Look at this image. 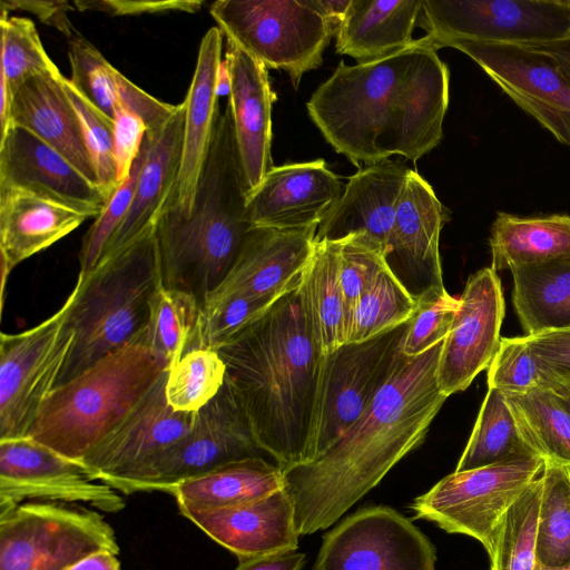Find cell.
Listing matches in <instances>:
<instances>
[{
    "label": "cell",
    "instance_id": "obj_10",
    "mask_svg": "<svg viewBox=\"0 0 570 570\" xmlns=\"http://www.w3.org/2000/svg\"><path fill=\"white\" fill-rule=\"evenodd\" d=\"M263 451L249 422L226 381L219 392L195 413L189 432L112 489L126 494L169 492L178 483L205 474L223 464Z\"/></svg>",
    "mask_w": 570,
    "mask_h": 570
},
{
    "label": "cell",
    "instance_id": "obj_11",
    "mask_svg": "<svg viewBox=\"0 0 570 570\" xmlns=\"http://www.w3.org/2000/svg\"><path fill=\"white\" fill-rule=\"evenodd\" d=\"M410 320L367 340L345 343L322 358L312 455L321 456L366 411L389 380ZM311 461V462H312Z\"/></svg>",
    "mask_w": 570,
    "mask_h": 570
},
{
    "label": "cell",
    "instance_id": "obj_3",
    "mask_svg": "<svg viewBox=\"0 0 570 570\" xmlns=\"http://www.w3.org/2000/svg\"><path fill=\"white\" fill-rule=\"evenodd\" d=\"M301 284L217 350L256 443L283 470L313 460L323 358Z\"/></svg>",
    "mask_w": 570,
    "mask_h": 570
},
{
    "label": "cell",
    "instance_id": "obj_6",
    "mask_svg": "<svg viewBox=\"0 0 570 570\" xmlns=\"http://www.w3.org/2000/svg\"><path fill=\"white\" fill-rule=\"evenodd\" d=\"M146 336L55 387L28 438L80 462L167 371Z\"/></svg>",
    "mask_w": 570,
    "mask_h": 570
},
{
    "label": "cell",
    "instance_id": "obj_23",
    "mask_svg": "<svg viewBox=\"0 0 570 570\" xmlns=\"http://www.w3.org/2000/svg\"><path fill=\"white\" fill-rule=\"evenodd\" d=\"M410 171L404 164L387 160L360 168L318 225L316 242L362 234L385 255Z\"/></svg>",
    "mask_w": 570,
    "mask_h": 570
},
{
    "label": "cell",
    "instance_id": "obj_9",
    "mask_svg": "<svg viewBox=\"0 0 570 570\" xmlns=\"http://www.w3.org/2000/svg\"><path fill=\"white\" fill-rule=\"evenodd\" d=\"M101 550L119 546L96 511L29 502L0 513V570H67Z\"/></svg>",
    "mask_w": 570,
    "mask_h": 570
},
{
    "label": "cell",
    "instance_id": "obj_57",
    "mask_svg": "<svg viewBox=\"0 0 570 570\" xmlns=\"http://www.w3.org/2000/svg\"><path fill=\"white\" fill-rule=\"evenodd\" d=\"M528 47H532L551 56L558 62L562 72L570 82V39Z\"/></svg>",
    "mask_w": 570,
    "mask_h": 570
},
{
    "label": "cell",
    "instance_id": "obj_41",
    "mask_svg": "<svg viewBox=\"0 0 570 570\" xmlns=\"http://www.w3.org/2000/svg\"><path fill=\"white\" fill-rule=\"evenodd\" d=\"M225 377V363L217 351L193 347L167 370V402L175 411L195 413L219 392Z\"/></svg>",
    "mask_w": 570,
    "mask_h": 570
},
{
    "label": "cell",
    "instance_id": "obj_2",
    "mask_svg": "<svg viewBox=\"0 0 570 570\" xmlns=\"http://www.w3.org/2000/svg\"><path fill=\"white\" fill-rule=\"evenodd\" d=\"M443 342L416 356L401 350L361 417L316 460L283 470L299 535L332 525L424 441L448 399L436 376Z\"/></svg>",
    "mask_w": 570,
    "mask_h": 570
},
{
    "label": "cell",
    "instance_id": "obj_13",
    "mask_svg": "<svg viewBox=\"0 0 570 570\" xmlns=\"http://www.w3.org/2000/svg\"><path fill=\"white\" fill-rule=\"evenodd\" d=\"M429 45L466 39L539 46L570 39V0H422Z\"/></svg>",
    "mask_w": 570,
    "mask_h": 570
},
{
    "label": "cell",
    "instance_id": "obj_55",
    "mask_svg": "<svg viewBox=\"0 0 570 570\" xmlns=\"http://www.w3.org/2000/svg\"><path fill=\"white\" fill-rule=\"evenodd\" d=\"M305 559L302 552L287 551L239 560L234 570H303Z\"/></svg>",
    "mask_w": 570,
    "mask_h": 570
},
{
    "label": "cell",
    "instance_id": "obj_33",
    "mask_svg": "<svg viewBox=\"0 0 570 570\" xmlns=\"http://www.w3.org/2000/svg\"><path fill=\"white\" fill-rule=\"evenodd\" d=\"M511 273L512 302L525 335L570 327V257Z\"/></svg>",
    "mask_w": 570,
    "mask_h": 570
},
{
    "label": "cell",
    "instance_id": "obj_15",
    "mask_svg": "<svg viewBox=\"0 0 570 570\" xmlns=\"http://www.w3.org/2000/svg\"><path fill=\"white\" fill-rule=\"evenodd\" d=\"M435 549L389 507L362 509L324 538L313 570H435Z\"/></svg>",
    "mask_w": 570,
    "mask_h": 570
},
{
    "label": "cell",
    "instance_id": "obj_34",
    "mask_svg": "<svg viewBox=\"0 0 570 570\" xmlns=\"http://www.w3.org/2000/svg\"><path fill=\"white\" fill-rule=\"evenodd\" d=\"M301 287L316 343L323 355L328 354L346 341L336 239L316 242Z\"/></svg>",
    "mask_w": 570,
    "mask_h": 570
},
{
    "label": "cell",
    "instance_id": "obj_43",
    "mask_svg": "<svg viewBox=\"0 0 570 570\" xmlns=\"http://www.w3.org/2000/svg\"><path fill=\"white\" fill-rule=\"evenodd\" d=\"M1 67L12 91L29 77L58 70L47 55L35 23L22 17H9L1 11Z\"/></svg>",
    "mask_w": 570,
    "mask_h": 570
},
{
    "label": "cell",
    "instance_id": "obj_19",
    "mask_svg": "<svg viewBox=\"0 0 570 570\" xmlns=\"http://www.w3.org/2000/svg\"><path fill=\"white\" fill-rule=\"evenodd\" d=\"M0 189L26 191L87 218H97L109 199L56 149L17 125L0 138Z\"/></svg>",
    "mask_w": 570,
    "mask_h": 570
},
{
    "label": "cell",
    "instance_id": "obj_14",
    "mask_svg": "<svg viewBox=\"0 0 570 570\" xmlns=\"http://www.w3.org/2000/svg\"><path fill=\"white\" fill-rule=\"evenodd\" d=\"M431 46L469 56L517 105L570 147V82L551 56L528 46L466 39Z\"/></svg>",
    "mask_w": 570,
    "mask_h": 570
},
{
    "label": "cell",
    "instance_id": "obj_17",
    "mask_svg": "<svg viewBox=\"0 0 570 570\" xmlns=\"http://www.w3.org/2000/svg\"><path fill=\"white\" fill-rule=\"evenodd\" d=\"M165 371L126 417L80 461L89 476L112 488L177 443L191 429L195 413L167 402Z\"/></svg>",
    "mask_w": 570,
    "mask_h": 570
},
{
    "label": "cell",
    "instance_id": "obj_4",
    "mask_svg": "<svg viewBox=\"0 0 570 570\" xmlns=\"http://www.w3.org/2000/svg\"><path fill=\"white\" fill-rule=\"evenodd\" d=\"M247 189L228 101L220 109L193 209L168 196L155 220L161 286L193 295L200 306L224 281L252 228Z\"/></svg>",
    "mask_w": 570,
    "mask_h": 570
},
{
    "label": "cell",
    "instance_id": "obj_51",
    "mask_svg": "<svg viewBox=\"0 0 570 570\" xmlns=\"http://www.w3.org/2000/svg\"><path fill=\"white\" fill-rule=\"evenodd\" d=\"M531 352L564 385H570V327L524 335Z\"/></svg>",
    "mask_w": 570,
    "mask_h": 570
},
{
    "label": "cell",
    "instance_id": "obj_36",
    "mask_svg": "<svg viewBox=\"0 0 570 570\" xmlns=\"http://www.w3.org/2000/svg\"><path fill=\"white\" fill-rule=\"evenodd\" d=\"M528 454L534 453L523 441L504 394L488 387L455 471L473 470Z\"/></svg>",
    "mask_w": 570,
    "mask_h": 570
},
{
    "label": "cell",
    "instance_id": "obj_7",
    "mask_svg": "<svg viewBox=\"0 0 570 570\" xmlns=\"http://www.w3.org/2000/svg\"><path fill=\"white\" fill-rule=\"evenodd\" d=\"M209 13L226 40L267 69L286 71L295 89L335 37L314 0H217Z\"/></svg>",
    "mask_w": 570,
    "mask_h": 570
},
{
    "label": "cell",
    "instance_id": "obj_31",
    "mask_svg": "<svg viewBox=\"0 0 570 570\" xmlns=\"http://www.w3.org/2000/svg\"><path fill=\"white\" fill-rule=\"evenodd\" d=\"M279 489H284L283 469L262 456H252L183 481L168 493L178 507L222 509L258 500Z\"/></svg>",
    "mask_w": 570,
    "mask_h": 570
},
{
    "label": "cell",
    "instance_id": "obj_30",
    "mask_svg": "<svg viewBox=\"0 0 570 570\" xmlns=\"http://www.w3.org/2000/svg\"><path fill=\"white\" fill-rule=\"evenodd\" d=\"M422 0H351L335 35L338 55L357 63L375 61L410 47Z\"/></svg>",
    "mask_w": 570,
    "mask_h": 570
},
{
    "label": "cell",
    "instance_id": "obj_56",
    "mask_svg": "<svg viewBox=\"0 0 570 570\" xmlns=\"http://www.w3.org/2000/svg\"><path fill=\"white\" fill-rule=\"evenodd\" d=\"M67 570H121L117 553L108 550L94 552Z\"/></svg>",
    "mask_w": 570,
    "mask_h": 570
},
{
    "label": "cell",
    "instance_id": "obj_60",
    "mask_svg": "<svg viewBox=\"0 0 570 570\" xmlns=\"http://www.w3.org/2000/svg\"><path fill=\"white\" fill-rule=\"evenodd\" d=\"M558 394L561 396L564 405L570 411V385L563 386V389Z\"/></svg>",
    "mask_w": 570,
    "mask_h": 570
},
{
    "label": "cell",
    "instance_id": "obj_39",
    "mask_svg": "<svg viewBox=\"0 0 570 570\" xmlns=\"http://www.w3.org/2000/svg\"><path fill=\"white\" fill-rule=\"evenodd\" d=\"M537 560L546 567L570 562V466L544 461Z\"/></svg>",
    "mask_w": 570,
    "mask_h": 570
},
{
    "label": "cell",
    "instance_id": "obj_29",
    "mask_svg": "<svg viewBox=\"0 0 570 570\" xmlns=\"http://www.w3.org/2000/svg\"><path fill=\"white\" fill-rule=\"evenodd\" d=\"M87 217L52 200L16 189H0L1 291L21 262L50 247Z\"/></svg>",
    "mask_w": 570,
    "mask_h": 570
},
{
    "label": "cell",
    "instance_id": "obj_1",
    "mask_svg": "<svg viewBox=\"0 0 570 570\" xmlns=\"http://www.w3.org/2000/svg\"><path fill=\"white\" fill-rule=\"evenodd\" d=\"M423 38L382 59L341 61L306 104L333 149L360 167L393 155L416 161L443 138L450 72Z\"/></svg>",
    "mask_w": 570,
    "mask_h": 570
},
{
    "label": "cell",
    "instance_id": "obj_26",
    "mask_svg": "<svg viewBox=\"0 0 570 570\" xmlns=\"http://www.w3.org/2000/svg\"><path fill=\"white\" fill-rule=\"evenodd\" d=\"M62 77L58 69L27 78L13 94L9 126L27 129L99 186L81 121L65 90Z\"/></svg>",
    "mask_w": 570,
    "mask_h": 570
},
{
    "label": "cell",
    "instance_id": "obj_40",
    "mask_svg": "<svg viewBox=\"0 0 570 570\" xmlns=\"http://www.w3.org/2000/svg\"><path fill=\"white\" fill-rule=\"evenodd\" d=\"M415 306V296L387 267L360 297L345 343L367 340L407 322Z\"/></svg>",
    "mask_w": 570,
    "mask_h": 570
},
{
    "label": "cell",
    "instance_id": "obj_49",
    "mask_svg": "<svg viewBox=\"0 0 570 570\" xmlns=\"http://www.w3.org/2000/svg\"><path fill=\"white\" fill-rule=\"evenodd\" d=\"M147 150L148 138L146 134L141 150L134 161L130 175L109 197L105 209L95 219L82 238L79 253V275H86L98 264L115 230L126 216L134 198L138 175L144 165Z\"/></svg>",
    "mask_w": 570,
    "mask_h": 570
},
{
    "label": "cell",
    "instance_id": "obj_8",
    "mask_svg": "<svg viewBox=\"0 0 570 570\" xmlns=\"http://www.w3.org/2000/svg\"><path fill=\"white\" fill-rule=\"evenodd\" d=\"M544 460L528 454L444 476L414 499L415 519L449 533L476 539L490 556L500 523L511 504L543 471Z\"/></svg>",
    "mask_w": 570,
    "mask_h": 570
},
{
    "label": "cell",
    "instance_id": "obj_25",
    "mask_svg": "<svg viewBox=\"0 0 570 570\" xmlns=\"http://www.w3.org/2000/svg\"><path fill=\"white\" fill-rule=\"evenodd\" d=\"M450 213L431 185L411 169L390 233L385 258L399 277L414 276L423 291L444 285L440 256V234Z\"/></svg>",
    "mask_w": 570,
    "mask_h": 570
},
{
    "label": "cell",
    "instance_id": "obj_38",
    "mask_svg": "<svg viewBox=\"0 0 570 570\" xmlns=\"http://www.w3.org/2000/svg\"><path fill=\"white\" fill-rule=\"evenodd\" d=\"M541 474L525 488L503 515L489 556L490 570L535 569Z\"/></svg>",
    "mask_w": 570,
    "mask_h": 570
},
{
    "label": "cell",
    "instance_id": "obj_50",
    "mask_svg": "<svg viewBox=\"0 0 570 570\" xmlns=\"http://www.w3.org/2000/svg\"><path fill=\"white\" fill-rule=\"evenodd\" d=\"M148 129L144 120L117 104L114 117V158L118 185L130 175Z\"/></svg>",
    "mask_w": 570,
    "mask_h": 570
},
{
    "label": "cell",
    "instance_id": "obj_12",
    "mask_svg": "<svg viewBox=\"0 0 570 570\" xmlns=\"http://www.w3.org/2000/svg\"><path fill=\"white\" fill-rule=\"evenodd\" d=\"M68 303L30 330L0 335V440L28 438L69 358Z\"/></svg>",
    "mask_w": 570,
    "mask_h": 570
},
{
    "label": "cell",
    "instance_id": "obj_54",
    "mask_svg": "<svg viewBox=\"0 0 570 570\" xmlns=\"http://www.w3.org/2000/svg\"><path fill=\"white\" fill-rule=\"evenodd\" d=\"M75 6L68 1H31V0H2L1 11L26 10L37 16L43 23L53 26L67 38L77 31L72 28L67 18V11L73 10Z\"/></svg>",
    "mask_w": 570,
    "mask_h": 570
},
{
    "label": "cell",
    "instance_id": "obj_61",
    "mask_svg": "<svg viewBox=\"0 0 570 570\" xmlns=\"http://www.w3.org/2000/svg\"><path fill=\"white\" fill-rule=\"evenodd\" d=\"M534 570H570V562L560 567H546L537 562Z\"/></svg>",
    "mask_w": 570,
    "mask_h": 570
},
{
    "label": "cell",
    "instance_id": "obj_48",
    "mask_svg": "<svg viewBox=\"0 0 570 570\" xmlns=\"http://www.w3.org/2000/svg\"><path fill=\"white\" fill-rule=\"evenodd\" d=\"M62 83L81 121L98 185L109 198L119 186L114 158V120L88 101L65 76Z\"/></svg>",
    "mask_w": 570,
    "mask_h": 570
},
{
    "label": "cell",
    "instance_id": "obj_24",
    "mask_svg": "<svg viewBox=\"0 0 570 570\" xmlns=\"http://www.w3.org/2000/svg\"><path fill=\"white\" fill-rule=\"evenodd\" d=\"M225 59L230 76V106L235 139L247 195L264 179L272 165V90L267 68L226 40Z\"/></svg>",
    "mask_w": 570,
    "mask_h": 570
},
{
    "label": "cell",
    "instance_id": "obj_58",
    "mask_svg": "<svg viewBox=\"0 0 570 570\" xmlns=\"http://www.w3.org/2000/svg\"><path fill=\"white\" fill-rule=\"evenodd\" d=\"M314 3L328 19L336 35L351 4V0H314Z\"/></svg>",
    "mask_w": 570,
    "mask_h": 570
},
{
    "label": "cell",
    "instance_id": "obj_47",
    "mask_svg": "<svg viewBox=\"0 0 570 570\" xmlns=\"http://www.w3.org/2000/svg\"><path fill=\"white\" fill-rule=\"evenodd\" d=\"M336 240L347 336L352 315L360 297L390 266L383 252L362 234H351Z\"/></svg>",
    "mask_w": 570,
    "mask_h": 570
},
{
    "label": "cell",
    "instance_id": "obj_53",
    "mask_svg": "<svg viewBox=\"0 0 570 570\" xmlns=\"http://www.w3.org/2000/svg\"><path fill=\"white\" fill-rule=\"evenodd\" d=\"M204 1L168 0V1H137V0H78L73 2L80 11L92 10L110 16H137L146 13H160L169 11H184L194 13L200 9Z\"/></svg>",
    "mask_w": 570,
    "mask_h": 570
},
{
    "label": "cell",
    "instance_id": "obj_22",
    "mask_svg": "<svg viewBox=\"0 0 570 570\" xmlns=\"http://www.w3.org/2000/svg\"><path fill=\"white\" fill-rule=\"evenodd\" d=\"M178 509L181 515L238 560L295 551L298 548L299 534L294 505L285 489L229 508Z\"/></svg>",
    "mask_w": 570,
    "mask_h": 570
},
{
    "label": "cell",
    "instance_id": "obj_46",
    "mask_svg": "<svg viewBox=\"0 0 570 570\" xmlns=\"http://www.w3.org/2000/svg\"><path fill=\"white\" fill-rule=\"evenodd\" d=\"M278 298L232 295L202 306L195 347L217 351Z\"/></svg>",
    "mask_w": 570,
    "mask_h": 570
},
{
    "label": "cell",
    "instance_id": "obj_16",
    "mask_svg": "<svg viewBox=\"0 0 570 570\" xmlns=\"http://www.w3.org/2000/svg\"><path fill=\"white\" fill-rule=\"evenodd\" d=\"M81 462L30 439L0 440V513L23 500L86 503L121 511L125 500L104 482H95Z\"/></svg>",
    "mask_w": 570,
    "mask_h": 570
},
{
    "label": "cell",
    "instance_id": "obj_20",
    "mask_svg": "<svg viewBox=\"0 0 570 570\" xmlns=\"http://www.w3.org/2000/svg\"><path fill=\"white\" fill-rule=\"evenodd\" d=\"M317 228L252 227L228 274L204 304L232 295L279 298L293 291L302 283Z\"/></svg>",
    "mask_w": 570,
    "mask_h": 570
},
{
    "label": "cell",
    "instance_id": "obj_5",
    "mask_svg": "<svg viewBox=\"0 0 570 570\" xmlns=\"http://www.w3.org/2000/svg\"><path fill=\"white\" fill-rule=\"evenodd\" d=\"M161 287L154 225L86 275L78 274L66 301L75 342L56 387L145 337L150 302Z\"/></svg>",
    "mask_w": 570,
    "mask_h": 570
},
{
    "label": "cell",
    "instance_id": "obj_35",
    "mask_svg": "<svg viewBox=\"0 0 570 570\" xmlns=\"http://www.w3.org/2000/svg\"><path fill=\"white\" fill-rule=\"evenodd\" d=\"M528 448L547 462L570 466V411L551 390L504 394Z\"/></svg>",
    "mask_w": 570,
    "mask_h": 570
},
{
    "label": "cell",
    "instance_id": "obj_44",
    "mask_svg": "<svg viewBox=\"0 0 570 570\" xmlns=\"http://www.w3.org/2000/svg\"><path fill=\"white\" fill-rule=\"evenodd\" d=\"M68 57L71 67L69 80L72 86L96 108L114 120L117 106L116 76L118 70L78 32L68 38Z\"/></svg>",
    "mask_w": 570,
    "mask_h": 570
},
{
    "label": "cell",
    "instance_id": "obj_45",
    "mask_svg": "<svg viewBox=\"0 0 570 570\" xmlns=\"http://www.w3.org/2000/svg\"><path fill=\"white\" fill-rule=\"evenodd\" d=\"M415 298L401 348L406 356L420 355L444 341L460 308V297L451 296L444 285L430 286Z\"/></svg>",
    "mask_w": 570,
    "mask_h": 570
},
{
    "label": "cell",
    "instance_id": "obj_32",
    "mask_svg": "<svg viewBox=\"0 0 570 570\" xmlns=\"http://www.w3.org/2000/svg\"><path fill=\"white\" fill-rule=\"evenodd\" d=\"M489 244L495 272L570 257V216L520 218L500 212Z\"/></svg>",
    "mask_w": 570,
    "mask_h": 570
},
{
    "label": "cell",
    "instance_id": "obj_21",
    "mask_svg": "<svg viewBox=\"0 0 570 570\" xmlns=\"http://www.w3.org/2000/svg\"><path fill=\"white\" fill-rule=\"evenodd\" d=\"M343 193L324 159L273 166L247 195L250 227L301 229L317 226Z\"/></svg>",
    "mask_w": 570,
    "mask_h": 570
},
{
    "label": "cell",
    "instance_id": "obj_37",
    "mask_svg": "<svg viewBox=\"0 0 570 570\" xmlns=\"http://www.w3.org/2000/svg\"><path fill=\"white\" fill-rule=\"evenodd\" d=\"M202 306L190 294L160 288L151 298L146 343L167 368L196 345Z\"/></svg>",
    "mask_w": 570,
    "mask_h": 570
},
{
    "label": "cell",
    "instance_id": "obj_28",
    "mask_svg": "<svg viewBox=\"0 0 570 570\" xmlns=\"http://www.w3.org/2000/svg\"><path fill=\"white\" fill-rule=\"evenodd\" d=\"M185 105L155 131H147L148 150L139 171L131 205L110 238L102 257H109L136 240L155 224L175 188L183 153Z\"/></svg>",
    "mask_w": 570,
    "mask_h": 570
},
{
    "label": "cell",
    "instance_id": "obj_59",
    "mask_svg": "<svg viewBox=\"0 0 570 570\" xmlns=\"http://www.w3.org/2000/svg\"><path fill=\"white\" fill-rule=\"evenodd\" d=\"M230 91V76L228 62L226 59L222 60L218 75H217V95L218 98L229 96Z\"/></svg>",
    "mask_w": 570,
    "mask_h": 570
},
{
    "label": "cell",
    "instance_id": "obj_18",
    "mask_svg": "<svg viewBox=\"0 0 570 570\" xmlns=\"http://www.w3.org/2000/svg\"><path fill=\"white\" fill-rule=\"evenodd\" d=\"M504 309L497 272L485 267L472 274L439 360L438 384L446 397L464 391L491 364L500 345Z\"/></svg>",
    "mask_w": 570,
    "mask_h": 570
},
{
    "label": "cell",
    "instance_id": "obj_52",
    "mask_svg": "<svg viewBox=\"0 0 570 570\" xmlns=\"http://www.w3.org/2000/svg\"><path fill=\"white\" fill-rule=\"evenodd\" d=\"M117 104L138 115L148 131L159 129L174 115L178 105H170L156 99L131 82L120 71L116 76Z\"/></svg>",
    "mask_w": 570,
    "mask_h": 570
},
{
    "label": "cell",
    "instance_id": "obj_42",
    "mask_svg": "<svg viewBox=\"0 0 570 570\" xmlns=\"http://www.w3.org/2000/svg\"><path fill=\"white\" fill-rule=\"evenodd\" d=\"M487 371L488 387L503 394H520L534 389L559 393L564 386L531 352L524 336L501 337Z\"/></svg>",
    "mask_w": 570,
    "mask_h": 570
},
{
    "label": "cell",
    "instance_id": "obj_27",
    "mask_svg": "<svg viewBox=\"0 0 570 570\" xmlns=\"http://www.w3.org/2000/svg\"><path fill=\"white\" fill-rule=\"evenodd\" d=\"M223 32L210 28L202 38L185 105L180 168L170 197L183 215L193 209L195 194L220 111L217 75L222 62Z\"/></svg>",
    "mask_w": 570,
    "mask_h": 570
}]
</instances>
